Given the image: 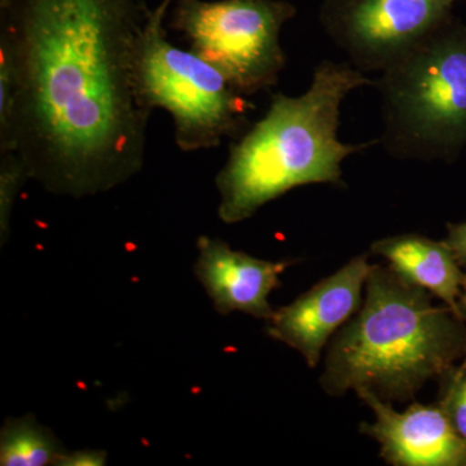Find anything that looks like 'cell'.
Listing matches in <instances>:
<instances>
[{
  "instance_id": "obj_7",
  "label": "cell",
  "mask_w": 466,
  "mask_h": 466,
  "mask_svg": "<svg viewBox=\"0 0 466 466\" xmlns=\"http://www.w3.org/2000/svg\"><path fill=\"white\" fill-rule=\"evenodd\" d=\"M459 0H321L319 23L349 63L382 73L453 17Z\"/></svg>"
},
{
  "instance_id": "obj_14",
  "label": "cell",
  "mask_w": 466,
  "mask_h": 466,
  "mask_svg": "<svg viewBox=\"0 0 466 466\" xmlns=\"http://www.w3.org/2000/svg\"><path fill=\"white\" fill-rule=\"evenodd\" d=\"M32 179L24 159L16 150L0 153V236L7 241L12 211L21 188Z\"/></svg>"
},
{
  "instance_id": "obj_8",
  "label": "cell",
  "mask_w": 466,
  "mask_h": 466,
  "mask_svg": "<svg viewBox=\"0 0 466 466\" xmlns=\"http://www.w3.org/2000/svg\"><path fill=\"white\" fill-rule=\"evenodd\" d=\"M368 258L370 253L354 257L289 305L275 309L266 321L267 334L299 351L309 368H317L334 334L361 308L373 267Z\"/></svg>"
},
{
  "instance_id": "obj_9",
  "label": "cell",
  "mask_w": 466,
  "mask_h": 466,
  "mask_svg": "<svg viewBox=\"0 0 466 466\" xmlns=\"http://www.w3.org/2000/svg\"><path fill=\"white\" fill-rule=\"evenodd\" d=\"M358 398L372 410L375 421L361 422L359 433L380 444V458L391 466H466V443L438 401L410 404L403 412L373 392Z\"/></svg>"
},
{
  "instance_id": "obj_12",
  "label": "cell",
  "mask_w": 466,
  "mask_h": 466,
  "mask_svg": "<svg viewBox=\"0 0 466 466\" xmlns=\"http://www.w3.org/2000/svg\"><path fill=\"white\" fill-rule=\"evenodd\" d=\"M63 452L57 438L35 417L8 419L0 431V465H56Z\"/></svg>"
},
{
  "instance_id": "obj_15",
  "label": "cell",
  "mask_w": 466,
  "mask_h": 466,
  "mask_svg": "<svg viewBox=\"0 0 466 466\" xmlns=\"http://www.w3.org/2000/svg\"><path fill=\"white\" fill-rule=\"evenodd\" d=\"M438 404L466 443V357L438 380Z\"/></svg>"
},
{
  "instance_id": "obj_18",
  "label": "cell",
  "mask_w": 466,
  "mask_h": 466,
  "mask_svg": "<svg viewBox=\"0 0 466 466\" xmlns=\"http://www.w3.org/2000/svg\"><path fill=\"white\" fill-rule=\"evenodd\" d=\"M459 305L460 309H461L462 318L466 320V272L464 283H462L461 296H460Z\"/></svg>"
},
{
  "instance_id": "obj_10",
  "label": "cell",
  "mask_w": 466,
  "mask_h": 466,
  "mask_svg": "<svg viewBox=\"0 0 466 466\" xmlns=\"http://www.w3.org/2000/svg\"><path fill=\"white\" fill-rule=\"evenodd\" d=\"M198 249L193 271L218 314L238 311L266 321L274 315L269 294L281 287V274L294 262L256 258L208 236L198 238Z\"/></svg>"
},
{
  "instance_id": "obj_1",
  "label": "cell",
  "mask_w": 466,
  "mask_h": 466,
  "mask_svg": "<svg viewBox=\"0 0 466 466\" xmlns=\"http://www.w3.org/2000/svg\"><path fill=\"white\" fill-rule=\"evenodd\" d=\"M143 0H0L16 57L14 150L32 180L73 198L143 170L152 113L137 88Z\"/></svg>"
},
{
  "instance_id": "obj_5",
  "label": "cell",
  "mask_w": 466,
  "mask_h": 466,
  "mask_svg": "<svg viewBox=\"0 0 466 466\" xmlns=\"http://www.w3.org/2000/svg\"><path fill=\"white\" fill-rule=\"evenodd\" d=\"M173 3L159 0L147 8L137 46V95L150 113L164 109L170 115L182 152L214 149L249 128L254 104L217 67L168 41L167 20Z\"/></svg>"
},
{
  "instance_id": "obj_4",
  "label": "cell",
  "mask_w": 466,
  "mask_h": 466,
  "mask_svg": "<svg viewBox=\"0 0 466 466\" xmlns=\"http://www.w3.org/2000/svg\"><path fill=\"white\" fill-rule=\"evenodd\" d=\"M377 142L392 157L452 162L466 148V24L455 16L375 81Z\"/></svg>"
},
{
  "instance_id": "obj_13",
  "label": "cell",
  "mask_w": 466,
  "mask_h": 466,
  "mask_svg": "<svg viewBox=\"0 0 466 466\" xmlns=\"http://www.w3.org/2000/svg\"><path fill=\"white\" fill-rule=\"evenodd\" d=\"M17 92V64L11 36L7 30L0 27V153L14 150Z\"/></svg>"
},
{
  "instance_id": "obj_17",
  "label": "cell",
  "mask_w": 466,
  "mask_h": 466,
  "mask_svg": "<svg viewBox=\"0 0 466 466\" xmlns=\"http://www.w3.org/2000/svg\"><path fill=\"white\" fill-rule=\"evenodd\" d=\"M444 242L462 268H466V222L449 223Z\"/></svg>"
},
{
  "instance_id": "obj_16",
  "label": "cell",
  "mask_w": 466,
  "mask_h": 466,
  "mask_svg": "<svg viewBox=\"0 0 466 466\" xmlns=\"http://www.w3.org/2000/svg\"><path fill=\"white\" fill-rule=\"evenodd\" d=\"M106 464V452L99 450H79L66 452L58 458L57 466H101Z\"/></svg>"
},
{
  "instance_id": "obj_3",
  "label": "cell",
  "mask_w": 466,
  "mask_h": 466,
  "mask_svg": "<svg viewBox=\"0 0 466 466\" xmlns=\"http://www.w3.org/2000/svg\"><path fill=\"white\" fill-rule=\"evenodd\" d=\"M373 79L350 63L323 60L299 96L272 95L265 116L231 144L218 173V216L226 225L250 219L260 208L300 186L342 183V164L377 143L339 139L343 101Z\"/></svg>"
},
{
  "instance_id": "obj_6",
  "label": "cell",
  "mask_w": 466,
  "mask_h": 466,
  "mask_svg": "<svg viewBox=\"0 0 466 466\" xmlns=\"http://www.w3.org/2000/svg\"><path fill=\"white\" fill-rule=\"evenodd\" d=\"M168 27L250 97L278 85L287 66L281 30L297 16L287 0H174Z\"/></svg>"
},
{
  "instance_id": "obj_11",
  "label": "cell",
  "mask_w": 466,
  "mask_h": 466,
  "mask_svg": "<svg viewBox=\"0 0 466 466\" xmlns=\"http://www.w3.org/2000/svg\"><path fill=\"white\" fill-rule=\"evenodd\" d=\"M370 253L381 257L404 281L424 288L462 318L459 300L465 272L444 240L400 233L372 242Z\"/></svg>"
},
{
  "instance_id": "obj_2",
  "label": "cell",
  "mask_w": 466,
  "mask_h": 466,
  "mask_svg": "<svg viewBox=\"0 0 466 466\" xmlns=\"http://www.w3.org/2000/svg\"><path fill=\"white\" fill-rule=\"evenodd\" d=\"M431 299L390 267L373 265L361 308L328 343L319 377L325 394L370 391L406 403L459 364L466 357V320Z\"/></svg>"
}]
</instances>
